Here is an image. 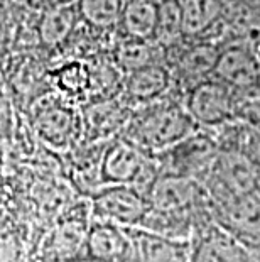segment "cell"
<instances>
[{
  "instance_id": "1",
  "label": "cell",
  "mask_w": 260,
  "mask_h": 262,
  "mask_svg": "<svg viewBox=\"0 0 260 262\" xmlns=\"http://www.w3.org/2000/svg\"><path fill=\"white\" fill-rule=\"evenodd\" d=\"M201 127L193 119L186 103L166 97L132 110L122 136L149 154H157L193 136Z\"/></svg>"
},
{
  "instance_id": "2",
  "label": "cell",
  "mask_w": 260,
  "mask_h": 262,
  "mask_svg": "<svg viewBox=\"0 0 260 262\" xmlns=\"http://www.w3.org/2000/svg\"><path fill=\"white\" fill-rule=\"evenodd\" d=\"M27 119L42 146L54 152L66 154L83 142L81 107L51 90L31 100Z\"/></svg>"
},
{
  "instance_id": "3",
  "label": "cell",
  "mask_w": 260,
  "mask_h": 262,
  "mask_svg": "<svg viewBox=\"0 0 260 262\" xmlns=\"http://www.w3.org/2000/svg\"><path fill=\"white\" fill-rule=\"evenodd\" d=\"M159 176V164L152 154L146 152L124 136L105 144L100 161V181L103 185H130L147 194Z\"/></svg>"
},
{
  "instance_id": "4",
  "label": "cell",
  "mask_w": 260,
  "mask_h": 262,
  "mask_svg": "<svg viewBox=\"0 0 260 262\" xmlns=\"http://www.w3.org/2000/svg\"><path fill=\"white\" fill-rule=\"evenodd\" d=\"M91 222V206L80 203L56 220L41 244L42 262H80L85 254L88 228Z\"/></svg>"
},
{
  "instance_id": "5",
  "label": "cell",
  "mask_w": 260,
  "mask_h": 262,
  "mask_svg": "<svg viewBox=\"0 0 260 262\" xmlns=\"http://www.w3.org/2000/svg\"><path fill=\"white\" fill-rule=\"evenodd\" d=\"M91 219L122 227H140L149 213V198L130 185H103L90 194Z\"/></svg>"
},
{
  "instance_id": "6",
  "label": "cell",
  "mask_w": 260,
  "mask_h": 262,
  "mask_svg": "<svg viewBox=\"0 0 260 262\" xmlns=\"http://www.w3.org/2000/svg\"><path fill=\"white\" fill-rule=\"evenodd\" d=\"M184 103L201 129L225 125L239 114V93L217 78H206L191 86Z\"/></svg>"
},
{
  "instance_id": "7",
  "label": "cell",
  "mask_w": 260,
  "mask_h": 262,
  "mask_svg": "<svg viewBox=\"0 0 260 262\" xmlns=\"http://www.w3.org/2000/svg\"><path fill=\"white\" fill-rule=\"evenodd\" d=\"M218 152L220 149L217 144L200 129L193 136L182 139L176 146L152 156L159 164V172L195 178L200 181L201 176L206 178Z\"/></svg>"
},
{
  "instance_id": "8",
  "label": "cell",
  "mask_w": 260,
  "mask_h": 262,
  "mask_svg": "<svg viewBox=\"0 0 260 262\" xmlns=\"http://www.w3.org/2000/svg\"><path fill=\"white\" fill-rule=\"evenodd\" d=\"M239 95L260 90V56L252 42H231L220 49L213 76Z\"/></svg>"
},
{
  "instance_id": "9",
  "label": "cell",
  "mask_w": 260,
  "mask_h": 262,
  "mask_svg": "<svg viewBox=\"0 0 260 262\" xmlns=\"http://www.w3.org/2000/svg\"><path fill=\"white\" fill-rule=\"evenodd\" d=\"M213 203V202H211ZM213 220L247 247H260V193L250 191L213 203Z\"/></svg>"
},
{
  "instance_id": "10",
  "label": "cell",
  "mask_w": 260,
  "mask_h": 262,
  "mask_svg": "<svg viewBox=\"0 0 260 262\" xmlns=\"http://www.w3.org/2000/svg\"><path fill=\"white\" fill-rule=\"evenodd\" d=\"M83 260L134 262V238L130 228L108 220L91 219Z\"/></svg>"
},
{
  "instance_id": "11",
  "label": "cell",
  "mask_w": 260,
  "mask_h": 262,
  "mask_svg": "<svg viewBox=\"0 0 260 262\" xmlns=\"http://www.w3.org/2000/svg\"><path fill=\"white\" fill-rule=\"evenodd\" d=\"M191 262H253L250 247L211 220L191 237Z\"/></svg>"
},
{
  "instance_id": "12",
  "label": "cell",
  "mask_w": 260,
  "mask_h": 262,
  "mask_svg": "<svg viewBox=\"0 0 260 262\" xmlns=\"http://www.w3.org/2000/svg\"><path fill=\"white\" fill-rule=\"evenodd\" d=\"M132 108L122 102L120 97L95 100L81 107L83 142H108L122 136Z\"/></svg>"
},
{
  "instance_id": "13",
  "label": "cell",
  "mask_w": 260,
  "mask_h": 262,
  "mask_svg": "<svg viewBox=\"0 0 260 262\" xmlns=\"http://www.w3.org/2000/svg\"><path fill=\"white\" fill-rule=\"evenodd\" d=\"M173 75L168 63H154L125 73L120 100L132 110L152 103L173 90Z\"/></svg>"
},
{
  "instance_id": "14",
  "label": "cell",
  "mask_w": 260,
  "mask_h": 262,
  "mask_svg": "<svg viewBox=\"0 0 260 262\" xmlns=\"http://www.w3.org/2000/svg\"><path fill=\"white\" fill-rule=\"evenodd\" d=\"M134 238V262H191V241L129 227Z\"/></svg>"
},
{
  "instance_id": "15",
  "label": "cell",
  "mask_w": 260,
  "mask_h": 262,
  "mask_svg": "<svg viewBox=\"0 0 260 262\" xmlns=\"http://www.w3.org/2000/svg\"><path fill=\"white\" fill-rule=\"evenodd\" d=\"M49 90L83 107L91 100V73L86 58H64L46 73Z\"/></svg>"
},
{
  "instance_id": "16",
  "label": "cell",
  "mask_w": 260,
  "mask_h": 262,
  "mask_svg": "<svg viewBox=\"0 0 260 262\" xmlns=\"http://www.w3.org/2000/svg\"><path fill=\"white\" fill-rule=\"evenodd\" d=\"M221 46L215 42H195L190 48L179 51L178 56L168 61V66L173 75V83L179 81L187 90L206 78L213 76Z\"/></svg>"
},
{
  "instance_id": "17",
  "label": "cell",
  "mask_w": 260,
  "mask_h": 262,
  "mask_svg": "<svg viewBox=\"0 0 260 262\" xmlns=\"http://www.w3.org/2000/svg\"><path fill=\"white\" fill-rule=\"evenodd\" d=\"M80 14L76 2H61L41 10V19L37 24V36L44 48L61 49L71 34L80 26Z\"/></svg>"
},
{
  "instance_id": "18",
  "label": "cell",
  "mask_w": 260,
  "mask_h": 262,
  "mask_svg": "<svg viewBox=\"0 0 260 262\" xmlns=\"http://www.w3.org/2000/svg\"><path fill=\"white\" fill-rule=\"evenodd\" d=\"M159 0H124L117 37L156 41Z\"/></svg>"
},
{
  "instance_id": "19",
  "label": "cell",
  "mask_w": 260,
  "mask_h": 262,
  "mask_svg": "<svg viewBox=\"0 0 260 262\" xmlns=\"http://www.w3.org/2000/svg\"><path fill=\"white\" fill-rule=\"evenodd\" d=\"M112 54L124 73H130L154 63H168L166 49L157 41L119 37V42L112 48Z\"/></svg>"
},
{
  "instance_id": "20",
  "label": "cell",
  "mask_w": 260,
  "mask_h": 262,
  "mask_svg": "<svg viewBox=\"0 0 260 262\" xmlns=\"http://www.w3.org/2000/svg\"><path fill=\"white\" fill-rule=\"evenodd\" d=\"M124 0H76L80 20L108 36H117Z\"/></svg>"
},
{
  "instance_id": "21",
  "label": "cell",
  "mask_w": 260,
  "mask_h": 262,
  "mask_svg": "<svg viewBox=\"0 0 260 262\" xmlns=\"http://www.w3.org/2000/svg\"><path fill=\"white\" fill-rule=\"evenodd\" d=\"M186 37H198L218 22L221 0H178Z\"/></svg>"
},
{
  "instance_id": "22",
  "label": "cell",
  "mask_w": 260,
  "mask_h": 262,
  "mask_svg": "<svg viewBox=\"0 0 260 262\" xmlns=\"http://www.w3.org/2000/svg\"><path fill=\"white\" fill-rule=\"evenodd\" d=\"M182 15L178 0H160L159 2V24L156 41L166 49V53L174 49L184 39Z\"/></svg>"
},
{
  "instance_id": "23",
  "label": "cell",
  "mask_w": 260,
  "mask_h": 262,
  "mask_svg": "<svg viewBox=\"0 0 260 262\" xmlns=\"http://www.w3.org/2000/svg\"><path fill=\"white\" fill-rule=\"evenodd\" d=\"M24 252V242L12 224L0 219V262H19Z\"/></svg>"
},
{
  "instance_id": "24",
  "label": "cell",
  "mask_w": 260,
  "mask_h": 262,
  "mask_svg": "<svg viewBox=\"0 0 260 262\" xmlns=\"http://www.w3.org/2000/svg\"><path fill=\"white\" fill-rule=\"evenodd\" d=\"M15 108L7 90L0 85V144L7 142L15 134Z\"/></svg>"
},
{
  "instance_id": "25",
  "label": "cell",
  "mask_w": 260,
  "mask_h": 262,
  "mask_svg": "<svg viewBox=\"0 0 260 262\" xmlns=\"http://www.w3.org/2000/svg\"><path fill=\"white\" fill-rule=\"evenodd\" d=\"M27 7H31V9H34V10H44V9H48V7H51V5L54 4H59V0H22Z\"/></svg>"
},
{
  "instance_id": "26",
  "label": "cell",
  "mask_w": 260,
  "mask_h": 262,
  "mask_svg": "<svg viewBox=\"0 0 260 262\" xmlns=\"http://www.w3.org/2000/svg\"><path fill=\"white\" fill-rule=\"evenodd\" d=\"M253 150H255V161H253V163H258L257 166L260 168V141L255 144V149H253Z\"/></svg>"
},
{
  "instance_id": "27",
  "label": "cell",
  "mask_w": 260,
  "mask_h": 262,
  "mask_svg": "<svg viewBox=\"0 0 260 262\" xmlns=\"http://www.w3.org/2000/svg\"><path fill=\"white\" fill-rule=\"evenodd\" d=\"M252 44H253V48H255L257 54H258V56H260V37H258V39H253V41H252Z\"/></svg>"
},
{
  "instance_id": "28",
  "label": "cell",
  "mask_w": 260,
  "mask_h": 262,
  "mask_svg": "<svg viewBox=\"0 0 260 262\" xmlns=\"http://www.w3.org/2000/svg\"><path fill=\"white\" fill-rule=\"evenodd\" d=\"M0 213H2V188H0Z\"/></svg>"
},
{
  "instance_id": "29",
  "label": "cell",
  "mask_w": 260,
  "mask_h": 262,
  "mask_svg": "<svg viewBox=\"0 0 260 262\" xmlns=\"http://www.w3.org/2000/svg\"><path fill=\"white\" fill-rule=\"evenodd\" d=\"M61 2H76V0H59V4Z\"/></svg>"
},
{
  "instance_id": "30",
  "label": "cell",
  "mask_w": 260,
  "mask_h": 262,
  "mask_svg": "<svg viewBox=\"0 0 260 262\" xmlns=\"http://www.w3.org/2000/svg\"><path fill=\"white\" fill-rule=\"evenodd\" d=\"M80 262H88V260H80Z\"/></svg>"
}]
</instances>
